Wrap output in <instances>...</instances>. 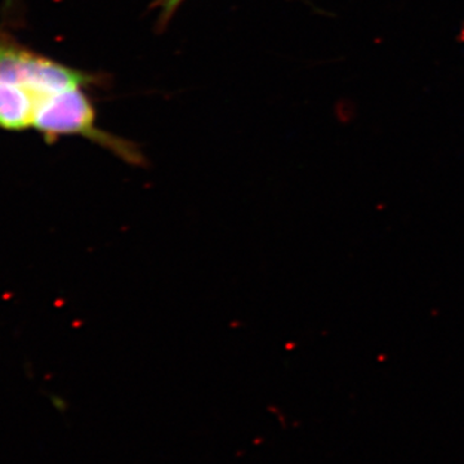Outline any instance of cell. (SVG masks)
I'll use <instances>...</instances> for the list:
<instances>
[{"label": "cell", "instance_id": "obj_4", "mask_svg": "<svg viewBox=\"0 0 464 464\" xmlns=\"http://www.w3.org/2000/svg\"><path fill=\"white\" fill-rule=\"evenodd\" d=\"M185 0H154L150 8L157 9L159 16L157 21L158 32H163L170 23L176 12L181 7Z\"/></svg>", "mask_w": 464, "mask_h": 464}, {"label": "cell", "instance_id": "obj_3", "mask_svg": "<svg viewBox=\"0 0 464 464\" xmlns=\"http://www.w3.org/2000/svg\"><path fill=\"white\" fill-rule=\"evenodd\" d=\"M35 103L25 91L14 84L0 83V128L25 130L32 128Z\"/></svg>", "mask_w": 464, "mask_h": 464}, {"label": "cell", "instance_id": "obj_2", "mask_svg": "<svg viewBox=\"0 0 464 464\" xmlns=\"http://www.w3.org/2000/svg\"><path fill=\"white\" fill-rule=\"evenodd\" d=\"M103 76L82 72L36 53L21 44L11 34L0 30V83L25 91L35 103L72 88L101 85Z\"/></svg>", "mask_w": 464, "mask_h": 464}, {"label": "cell", "instance_id": "obj_1", "mask_svg": "<svg viewBox=\"0 0 464 464\" xmlns=\"http://www.w3.org/2000/svg\"><path fill=\"white\" fill-rule=\"evenodd\" d=\"M33 128L47 143H54L63 136H81L109 150L130 166L145 164L137 143L97 127L96 110L83 87L58 92L43 100L35 110Z\"/></svg>", "mask_w": 464, "mask_h": 464}]
</instances>
